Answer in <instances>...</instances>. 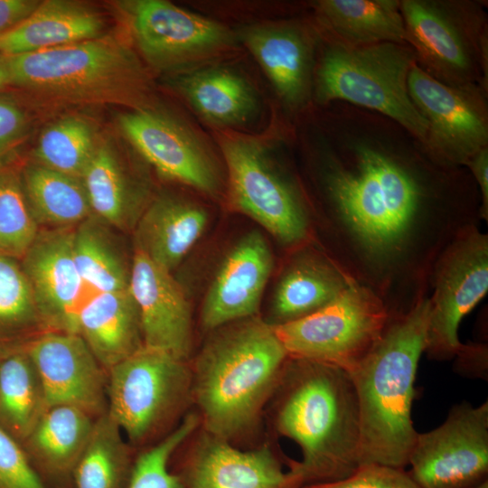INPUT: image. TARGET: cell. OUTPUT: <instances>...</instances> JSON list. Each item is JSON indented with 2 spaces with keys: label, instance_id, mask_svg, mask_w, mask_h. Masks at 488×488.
<instances>
[{
  "label": "cell",
  "instance_id": "cell-13",
  "mask_svg": "<svg viewBox=\"0 0 488 488\" xmlns=\"http://www.w3.org/2000/svg\"><path fill=\"white\" fill-rule=\"evenodd\" d=\"M408 465L422 488H475L487 481V401L454 405L440 426L418 432Z\"/></svg>",
  "mask_w": 488,
  "mask_h": 488
},
{
  "label": "cell",
  "instance_id": "cell-39",
  "mask_svg": "<svg viewBox=\"0 0 488 488\" xmlns=\"http://www.w3.org/2000/svg\"><path fill=\"white\" fill-rule=\"evenodd\" d=\"M0 488H50L33 468L16 439L1 427Z\"/></svg>",
  "mask_w": 488,
  "mask_h": 488
},
{
  "label": "cell",
  "instance_id": "cell-1",
  "mask_svg": "<svg viewBox=\"0 0 488 488\" xmlns=\"http://www.w3.org/2000/svg\"><path fill=\"white\" fill-rule=\"evenodd\" d=\"M316 107L324 121L307 154L338 240L332 259L391 315L404 313L428 296L444 249L477 225L478 188L392 119L343 102Z\"/></svg>",
  "mask_w": 488,
  "mask_h": 488
},
{
  "label": "cell",
  "instance_id": "cell-11",
  "mask_svg": "<svg viewBox=\"0 0 488 488\" xmlns=\"http://www.w3.org/2000/svg\"><path fill=\"white\" fill-rule=\"evenodd\" d=\"M191 381L185 361L143 345L108 371L107 412L129 440L142 441L184 397Z\"/></svg>",
  "mask_w": 488,
  "mask_h": 488
},
{
  "label": "cell",
  "instance_id": "cell-25",
  "mask_svg": "<svg viewBox=\"0 0 488 488\" xmlns=\"http://www.w3.org/2000/svg\"><path fill=\"white\" fill-rule=\"evenodd\" d=\"M79 334L107 371L144 345L136 304L129 288L97 293L79 314Z\"/></svg>",
  "mask_w": 488,
  "mask_h": 488
},
{
  "label": "cell",
  "instance_id": "cell-27",
  "mask_svg": "<svg viewBox=\"0 0 488 488\" xmlns=\"http://www.w3.org/2000/svg\"><path fill=\"white\" fill-rule=\"evenodd\" d=\"M176 86L202 117L218 125L244 123L256 110V97L249 82L222 67L181 75Z\"/></svg>",
  "mask_w": 488,
  "mask_h": 488
},
{
  "label": "cell",
  "instance_id": "cell-8",
  "mask_svg": "<svg viewBox=\"0 0 488 488\" xmlns=\"http://www.w3.org/2000/svg\"><path fill=\"white\" fill-rule=\"evenodd\" d=\"M228 172L230 205L257 221L285 247H296L311 233V216L302 184L266 142L220 133Z\"/></svg>",
  "mask_w": 488,
  "mask_h": 488
},
{
  "label": "cell",
  "instance_id": "cell-29",
  "mask_svg": "<svg viewBox=\"0 0 488 488\" xmlns=\"http://www.w3.org/2000/svg\"><path fill=\"white\" fill-rule=\"evenodd\" d=\"M23 185L37 223L70 228L92 213L81 179L40 164L26 168Z\"/></svg>",
  "mask_w": 488,
  "mask_h": 488
},
{
  "label": "cell",
  "instance_id": "cell-34",
  "mask_svg": "<svg viewBox=\"0 0 488 488\" xmlns=\"http://www.w3.org/2000/svg\"><path fill=\"white\" fill-rule=\"evenodd\" d=\"M96 149L90 125L82 118L68 117L42 133L35 155L41 164L80 179Z\"/></svg>",
  "mask_w": 488,
  "mask_h": 488
},
{
  "label": "cell",
  "instance_id": "cell-41",
  "mask_svg": "<svg viewBox=\"0 0 488 488\" xmlns=\"http://www.w3.org/2000/svg\"><path fill=\"white\" fill-rule=\"evenodd\" d=\"M480 194V218L488 221V146L479 150L466 162Z\"/></svg>",
  "mask_w": 488,
  "mask_h": 488
},
{
  "label": "cell",
  "instance_id": "cell-35",
  "mask_svg": "<svg viewBox=\"0 0 488 488\" xmlns=\"http://www.w3.org/2000/svg\"><path fill=\"white\" fill-rule=\"evenodd\" d=\"M38 233L23 183L0 167V255L23 258Z\"/></svg>",
  "mask_w": 488,
  "mask_h": 488
},
{
  "label": "cell",
  "instance_id": "cell-36",
  "mask_svg": "<svg viewBox=\"0 0 488 488\" xmlns=\"http://www.w3.org/2000/svg\"><path fill=\"white\" fill-rule=\"evenodd\" d=\"M198 423L197 415H188L156 446L140 455L131 470L127 488H185L180 479L169 471L168 462Z\"/></svg>",
  "mask_w": 488,
  "mask_h": 488
},
{
  "label": "cell",
  "instance_id": "cell-20",
  "mask_svg": "<svg viewBox=\"0 0 488 488\" xmlns=\"http://www.w3.org/2000/svg\"><path fill=\"white\" fill-rule=\"evenodd\" d=\"M128 288L138 309L144 345L186 361L192 347L191 309L171 272L136 249Z\"/></svg>",
  "mask_w": 488,
  "mask_h": 488
},
{
  "label": "cell",
  "instance_id": "cell-43",
  "mask_svg": "<svg viewBox=\"0 0 488 488\" xmlns=\"http://www.w3.org/2000/svg\"><path fill=\"white\" fill-rule=\"evenodd\" d=\"M10 84L9 74L7 71L4 55L0 53V89Z\"/></svg>",
  "mask_w": 488,
  "mask_h": 488
},
{
  "label": "cell",
  "instance_id": "cell-44",
  "mask_svg": "<svg viewBox=\"0 0 488 488\" xmlns=\"http://www.w3.org/2000/svg\"><path fill=\"white\" fill-rule=\"evenodd\" d=\"M475 488H488V482L485 481L482 483L481 484H479L478 486H476Z\"/></svg>",
  "mask_w": 488,
  "mask_h": 488
},
{
  "label": "cell",
  "instance_id": "cell-21",
  "mask_svg": "<svg viewBox=\"0 0 488 488\" xmlns=\"http://www.w3.org/2000/svg\"><path fill=\"white\" fill-rule=\"evenodd\" d=\"M189 488H297L291 470L284 472L270 447L241 451L208 434L197 446L189 469Z\"/></svg>",
  "mask_w": 488,
  "mask_h": 488
},
{
  "label": "cell",
  "instance_id": "cell-23",
  "mask_svg": "<svg viewBox=\"0 0 488 488\" xmlns=\"http://www.w3.org/2000/svg\"><path fill=\"white\" fill-rule=\"evenodd\" d=\"M104 27L101 15L82 4L40 2L25 19L0 33V53L18 55L100 37Z\"/></svg>",
  "mask_w": 488,
  "mask_h": 488
},
{
  "label": "cell",
  "instance_id": "cell-17",
  "mask_svg": "<svg viewBox=\"0 0 488 488\" xmlns=\"http://www.w3.org/2000/svg\"><path fill=\"white\" fill-rule=\"evenodd\" d=\"M119 125L132 145L160 174L209 195L219 192L221 180L212 157L185 127L145 108L121 115Z\"/></svg>",
  "mask_w": 488,
  "mask_h": 488
},
{
  "label": "cell",
  "instance_id": "cell-22",
  "mask_svg": "<svg viewBox=\"0 0 488 488\" xmlns=\"http://www.w3.org/2000/svg\"><path fill=\"white\" fill-rule=\"evenodd\" d=\"M354 280L328 255L314 249L295 254L274 289L270 324L309 315L341 295Z\"/></svg>",
  "mask_w": 488,
  "mask_h": 488
},
{
  "label": "cell",
  "instance_id": "cell-6",
  "mask_svg": "<svg viewBox=\"0 0 488 488\" xmlns=\"http://www.w3.org/2000/svg\"><path fill=\"white\" fill-rule=\"evenodd\" d=\"M4 57L10 83L66 99L127 98L143 76L130 49L112 37Z\"/></svg>",
  "mask_w": 488,
  "mask_h": 488
},
{
  "label": "cell",
  "instance_id": "cell-24",
  "mask_svg": "<svg viewBox=\"0 0 488 488\" xmlns=\"http://www.w3.org/2000/svg\"><path fill=\"white\" fill-rule=\"evenodd\" d=\"M209 215L199 204L175 197L155 200L137 221L136 249L171 272L208 224Z\"/></svg>",
  "mask_w": 488,
  "mask_h": 488
},
{
  "label": "cell",
  "instance_id": "cell-15",
  "mask_svg": "<svg viewBox=\"0 0 488 488\" xmlns=\"http://www.w3.org/2000/svg\"><path fill=\"white\" fill-rule=\"evenodd\" d=\"M39 376L46 409L79 408L91 416L107 410V376L79 333L51 331L25 350Z\"/></svg>",
  "mask_w": 488,
  "mask_h": 488
},
{
  "label": "cell",
  "instance_id": "cell-33",
  "mask_svg": "<svg viewBox=\"0 0 488 488\" xmlns=\"http://www.w3.org/2000/svg\"><path fill=\"white\" fill-rule=\"evenodd\" d=\"M73 256L86 286L97 293L128 288L130 270L127 271L117 252L89 219L74 230Z\"/></svg>",
  "mask_w": 488,
  "mask_h": 488
},
{
  "label": "cell",
  "instance_id": "cell-38",
  "mask_svg": "<svg viewBox=\"0 0 488 488\" xmlns=\"http://www.w3.org/2000/svg\"><path fill=\"white\" fill-rule=\"evenodd\" d=\"M305 488H422L404 468L380 464H361L349 476Z\"/></svg>",
  "mask_w": 488,
  "mask_h": 488
},
{
  "label": "cell",
  "instance_id": "cell-16",
  "mask_svg": "<svg viewBox=\"0 0 488 488\" xmlns=\"http://www.w3.org/2000/svg\"><path fill=\"white\" fill-rule=\"evenodd\" d=\"M239 36L285 107L296 114L310 108L322 40L318 27L300 21H284L243 28Z\"/></svg>",
  "mask_w": 488,
  "mask_h": 488
},
{
  "label": "cell",
  "instance_id": "cell-19",
  "mask_svg": "<svg viewBox=\"0 0 488 488\" xmlns=\"http://www.w3.org/2000/svg\"><path fill=\"white\" fill-rule=\"evenodd\" d=\"M264 236L252 230L227 253L203 299L201 321L206 330L255 316L273 268Z\"/></svg>",
  "mask_w": 488,
  "mask_h": 488
},
{
  "label": "cell",
  "instance_id": "cell-14",
  "mask_svg": "<svg viewBox=\"0 0 488 488\" xmlns=\"http://www.w3.org/2000/svg\"><path fill=\"white\" fill-rule=\"evenodd\" d=\"M136 45L153 66L177 69L230 50L232 33L222 24L163 0L122 4Z\"/></svg>",
  "mask_w": 488,
  "mask_h": 488
},
{
  "label": "cell",
  "instance_id": "cell-10",
  "mask_svg": "<svg viewBox=\"0 0 488 488\" xmlns=\"http://www.w3.org/2000/svg\"><path fill=\"white\" fill-rule=\"evenodd\" d=\"M430 315L424 352L436 361L464 355L462 319L488 291V236L477 225L461 230L436 258L430 274Z\"/></svg>",
  "mask_w": 488,
  "mask_h": 488
},
{
  "label": "cell",
  "instance_id": "cell-2",
  "mask_svg": "<svg viewBox=\"0 0 488 488\" xmlns=\"http://www.w3.org/2000/svg\"><path fill=\"white\" fill-rule=\"evenodd\" d=\"M275 424L301 449L292 468L302 483L349 476L360 465L361 419L351 375L335 366L288 358Z\"/></svg>",
  "mask_w": 488,
  "mask_h": 488
},
{
  "label": "cell",
  "instance_id": "cell-30",
  "mask_svg": "<svg viewBox=\"0 0 488 488\" xmlns=\"http://www.w3.org/2000/svg\"><path fill=\"white\" fill-rule=\"evenodd\" d=\"M45 410L42 384L26 352L0 361V427L25 440Z\"/></svg>",
  "mask_w": 488,
  "mask_h": 488
},
{
  "label": "cell",
  "instance_id": "cell-7",
  "mask_svg": "<svg viewBox=\"0 0 488 488\" xmlns=\"http://www.w3.org/2000/svg\"><path fill=\"white\" fill-rule=\"evenodd\" d=\"M487 2L400 0L406 43L416 64L451 86L488 88Z\"/></svg>",
  "mask_w": 488,
  "mask_h": 488
},
{
  "label": "cell",
  "instance_id": "cell-3",
  "mask_svg": "<svg viewBox=\"0 0 488 488\" xmlns=\"http://www.w3.org/2000/svg\"><path fill=\"white\" fill-rule=\"evenodd\" d=\"M429 315V296L391 315L379 342L350 374L360 409V465L408 464L418 434L411 417L414 383Z\"/></svg>",
  "mask_w": 488,
  "mask_h": 488
},
{
  "label": "cell",
  "instance_id": "cell-32",
  "mask_svg": "<svg viewBox=\"0 0 488 488\" xmlns=\"http://www.w3.org/2000/svg\"><path fill=\"white\" fill-rule=\"evenodd\" d=\"M80 179L92 212L117 227L129 222L130 193L120 165L108 147H97Z\"/></svg>",
  "mask_w": 488,
  "mask_h": 488
},
{
  "label": "cell",
  "instance_id": "cell-28",
  "mask_svg": "<svg viewBox=\"0 0 488 488\" xmlns=\"http://www.w3.org/2000/svg\"><path fill=\"white\" fill-rule=\"evenodd\" d=\"M94 421L88 412L67 405L48 408L25 439L33 456L48 470L72 471L90 436Z\"/></svg>",
  "mask_w": 488,
  "mask_h": 488
},
{
  "label": "cell",
  "instance_id": "cell-9",
  "mask_svg": "<svg viewBox=\"0 0 488 488\" xmlns=\"http://www.w3.org/2000/svg\"><path fill=\"white\" fill-rule=\"evenodd\" d=\"M390 316L380 296L353 281L314 313L272 326L289 357L351 374L379 342Z\"/></svg>",
  "mask_w": 488,
  "mask_h": 488
},
{
  "label": "cell",
  "instance_id": "cell-18",
  "mask_svg": "<svg viewBox=\"0 0 488 488\" xmlns=\"http://www.w3.org/2000/svg\"><path fill=\"white\" fill-rule=\"evenodd\" d=\"M74 230L60 228L38 233L23 258L39 320L55 332L79 333V314L86 286L73 256Z\"/></svg>",
  "mask_w": 488,
  "mask_h": 488
},
{
  "label": "cell",
  "instance_id": "cell-26",
  "mask_svg": "<svg viewBox=\"0 0 488 488\" xmlns=\"http://www.w3.org/2000/svg\"><path fill=\"white\" fill-rule=\"evenodd\" d=\"M311 5L329 41L348 47L407 44L400 0H319Z\"/></svg>",
  "mask_w": 488,
  "mask_h": 488
},
{
  "label": "cell",
  "instance_id": "cell-12",
  "mask_svg": "<svg viewBox=\"0 0 488 488\" xmlns=\"http://www.w3.org/2000/svg\"><path fill=\"white\" fill-rule=\"evenodd\" d=\"M408 89L427 123L423 145L436 160L465 167L470 157L488 146V88L446 85L415 63Z\"/></svg>",
  "mask_w": 488,
  "mask_h": 488
},
{
  "label": "cell",
  "instance_id": "cell-37",
  "mask_svg": "<svg viewBox=\"0 0 488 488\" xmlns=\"http://www.w3.org/2000/svg\"><path fill=\"white\" fill-rule=\"evenodd\" d=\"M39 322L33 292L15 258L0 255V335Z\"/></svg>",
  "mask_w": 488,
  "mask_h": 488
},
{
  "label": "cell",
  "instance_id": "cell-4",
  "mask_svg": "<svg viewBox=\"0 0 488 488\" xmlns=\"http://www.w3.org/2000/svg\"><path fill=\"white\" fill-rule=\"evenodd\" d=\"M212 332L197 357L192 389L208 434L229 441L257 419L289 356L272 324L256 315Z\"/></svg>",
  "mask_w": 488,
  "mask_h": 488
},
{
  "label": "cell",
  "instance_id": "cell-31",
  "mask_svg": "<svg viewBox=\"0 0 488 488\" xmlns=\"http://www.w3.org/2000/svg\"><path fill=\"white\" fill-rule=\"evenodd\" d=\"M124 434L107 410L98 416L72 474L76 488H123L130 475Z\"/></svg>",
  "mask_w": 488,
  "mask_h": 488
},
{
  "label": "cell",
  "instance_id": "cell-5",
  "mask_svg": "<svg viewBox=\"0 0 488 488\" xmlns=\"http://www.w3.org/2000/svg\"><path fill=\"white\" fill-rule=\"evenodd\" d=\"M416 63L408 44L348 47L322 36L314 74L313 103L343 102L381 114L425 139L427 123L414 105L408 78Z\"/></svg>",
  "mask_w": 488,
  "mask_h": 488
},
{
  "label": "cell",
  "instance_id": "cell-42",
  "mask_svg": "<svg viewBox=\"0 0 488 488\" xmlns=\"http://www.w3.org/2000/svg\"><path fill=\"white\" fill-rule=\"evenodd\" d=\"M39 4L34 0H0V33L25 19Z\"/></svg>",
  "mask_w": 488,
  "mask_h": 488
},
{
  "label": "cell",
  "instance_id": "cell-40",
  "mask_svg": "<svg viewBox=\"0 0 488 488\" xmlns=\"http://www.w3.org/2000/svg\"><path fill=\"white\" fill-rule=\"evenodd\" d=\"M26 128L27 119L21 107L0 97V163L22 140Z\"/></svg>",
  "mask_w": 488,
  "mask_h": 488
}]
</instances>
